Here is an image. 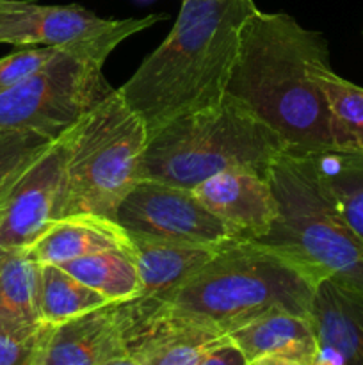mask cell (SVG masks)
<instances>
[{
    "label": "cell",
    "instance_id": "603a6c76",
    "mask_svg": "<svg viewBox=\"0 0 363 365\" xmlns=\"http://www.w3.org/2000/svg\"><path fill=\"white\" fill-rule=\"evenodd\" d=\"M63 48L64 46H25L18 52L2 57L0 59V91L38 71Z\"/></svg>",
    "mask_w": 363,
    "mask_h": 365
},
{
    "label": "cell",
    "instance_id": "8992f818",
    "mask_svg": "<svg viewBox=\"0 0 363 365\" xmlns=\"http://www.w3.org/2000/svg\"><path fill=\"white\" fill-rule=\"evenodd\" d=\"M267 178L276 196L278 216L260 242L290 250L338 284L363 292V239L335 209L313 157L280 153Z\"/></svg>",
    "mask_w": 363,
    "mask_h": 365
},
{
    "label": "cell",
    "instance_id": "e0dca14e",
    "mask_svg": "<svg viewBox=\"0 0 363 365\" xmlns=\"http://www.w3.org/2000/svg\"><path fill=\"white\" fill-rule=\"evenodd\" d=\"M228 337L241 348L249 364L263 356H281L312 365L317 355V337L310 317L276 312L258 317Z\"/></svg>",
    "mask_w": 363,
    "mask_h": 365
},
{
    "label": "cell",
    "instance_id": "277c9868",
    "mask_svg": "<svg viewBox=\"0 0 363 365\" xmlns=\"http://www.w3.org/2000/svg\"><path fill=\"white\" fill-rule=\"evenodd\" d=\"M283 152L280 135L244 102L224 93L212 106L180 114L149 132L142 180L194 189L230 170L267 177L270 163Z\"/></svg>",
    "mask_w": 363,
    "mask_h": 365
},
{
    "label": "cell",
    "instance_id": "30bf717a",
    "mask_svg": "<svg viewBox=\"0 0 363 365\" xmlns=\"http://www.w3.org/2000/svg\"><path fill=\"white\" fill-rule=\"evenodd\" d=\"M203 205L221 220L233 241H262L273 228L278 203L265 175L230 170L192 189Z\"/></svg>",
    "mask_w": 363,
    "mask_h": 365
},
{
    "label": "cell",
    "instance_id": "ac0fdd59",
    "mask_svg": "<svg viewBox=\"0 0 363 365\" xmlns=\"http://www.w3.org/2000/svg\"><path fill=\"white\" fill-rule=\"evenodd\" d=\"M312 157L335 209L363 239V152L330 150Z\"/></svg>",
    "mask_w": 363,
    "mask_h": 365
},
{
    "label": "cell",
    "instance_id": "6da1fadb",
    "mask_svg": "<svg viewBox=\"0 0 363 365\" xmlns=\"http://www.w3.org/2000/svg\"><path fill=\"white\" fill-rule=\"evenodd\" d=\"M320 64H330L320 32L290 14L256 9L241 29L226 93L269 125L287 153L319 155L335 150L330 107L313 77Z\"/></svg>",
    "mask_w": 363,
    "mask_h": 365
},
{
    "label": "cell",
    "instance_id": "5b68a950",
    "mask_svg": "<svg viewBox=\"0 0 363 365\" xmlns=\"http://www.w3.org/2000/svg\"><path fill=\"white\" fill-rule=\"evenodd\" d=\"M148 127L117 89L89 107L68 130V152L56 221L70 216L116 217L142 180Z\"/></svg>",
    "mask_w": 363,
    "mask_h": 365
},
{
    "label": "cell",
    "instance_id": "4fadbf2b",
    "mask_svg": "<svg viewBox=\"0 0 363 365\" xmlns=\"http://www.w3.org/2000/svg\"><path fill=\"white\" fill-rule=\"evenodd\" d=\"M127 356L116 303L50 328L39 365H102Z\"/></svg>",
    "mask_w": 363,
    "mask_h": 365
},
{
    "label": "cell",
    "instance_id": "d6986e66",
    "mask_svg": "<svg viewBox=\"0 0 363 365\" xmlns=\"http://www.w3.org/2000/svg\"><path fill=\"white\" fill-rule=\"evenodd\" d=\"M63 267L110 303L128 302L141 294L139 271L130 250L91 253L70 260Z\"/></svg>",
    "mask_w": 363,
    "mask_h": 365
},
{
    "label": "cell",
    "instance_id": "7a4b0ae2",
    "mask_svg": "<svg viewBox=\"0 0 363 365\" xmlns=\"http://www.w3.org/2000/svg\"><path fill=\"white\" fill-rule=\"evenodd\" d=\"M255 0H182L169 34L117 88L149 132L221 100Z\"/></svg>",
    "mask_w": 363,
    "mask_h": 365
},
{
    "label": "cell",
    "instance_id": "7c38bea8",
    "mask_svg": "<svg viewBox=\"0 0 363 365\" xmlns=\"http://www.w3.org/2000/svg\"><path fill=\"white\" fill-rule=\"evenodd\" d=\"M310 321L317 337L312 365H363V292L324 278Z\"/></svg>",
    "mask_w": 363,
    "mask_h": 365
},
{
    "label": "cell",
    "instance_id": "3957f363",
    "mask_svg": "<svg viewBox=\"0 0 363 365\" xmlns=\"http://www.w3.org/2000/svg\"><path fill=\"white\" fill-rule=\"evenodd\" d=\"M324 278H330L326 271L290 250L231 239L166 299L192 319L228 335L267 314L310 317Z\"/></svg>",
    "mask_w": 363,
    "mask_h": 365
},
{
    "label": "cell",
    "instance_id": "ba28073f",
    "mask_svg": "<svg viewBox=\"0 0 363 365\" xmlns=\"http://www.w3.org/2000/svg\"><path fill=\"white\" fill-rule=\"evenodd\" d=\"M114 221L130 234L169 241L216 246L231 241L226 227L192 189L148 178L137 182L125 196Z\"/></svg>",
    "mask_w": 363,
    "mask_h": 365
},
{
    "label": "cell",
    "instance_id": "8fae6325",
    "mask_svg": "<svg viewBox=\"0 0 363 365\" xmlns=\"http://www.w3.org/2000/svg\"><path fill=\"white\" fill-rule=\"evenodd\" d=\"M117 20L68 4L45 6L0 0V43L13 46H68L109 31Z\"/></svg>",
    "mask_w": 363,
    "mask_h": 365
},
{
    "label": "cell",
    "instance_id": "44dd1931",
    "mask_svg": "<svg viewBox=\"0 0 363 365\" xmlns=\"http://www.w3.org/2000/svg\"><path fill=\"white\" fill-rule=\"evenodd\" d=\"M313 77L330 107L335 150L363 152V88L335 73L330 64L317 66Z\"/></svg>",
    "mask_w": 363,
    "mask_h": 365
},
{
    "label": "cell",
    "instance_id": "ffe728a7",
    "mask_svg": "<svg viewBox=\"0 0 363 365\" xmlns=\"http://www.w3.org/2000/svg\"><path fill=\"white\" fill-rule=\"evenodd\" d=\"M109 299L68 273L63 266L41 264L39 271V316L45 324L70 321L109 305Z\"/></svg>",
    "mask_w": 363,
    "mask_h": 365
},
{
    "label": "cell",
    "instance_id": "5bb4252c",
    "mask_svg": "<svg viewBox=\"0 0 363 365\" xmlns=\"http://www.w3.org/2000/svg\"><path fill=\"white\" fill-rule=\"evenodd\" d=\"M128 235L141 280V294L159 298H169L184 287L221 248V245L169 241L130 232Z\"/></svg>",
    "mask_w": 363,
    "mask_h": 365
},
{
    "label": "cell",
    "instance_id": "2e32d148",
    "mask_svg": "<svg viewBox=\"0 0 363 365\" xmlns=\"http://www.w3.org/2000/svg\"><path fill=\"white\" fill-rule=\"evenodd\" d=\"M41 264L28 250H0V334L28 337L43 327L39 316Z\"/></svg>",
    "mask_w": 363,
    "mask_h": 365
},
{
    "label": "cell",
    "instance_id": "9a60e30c",
    "mask_svg": "<svg viewBox=\"0 0 363 365\" xmlns=\"http://www.w3.org/2000/svg\"><path fill=\"white\" fill-rule=\"evenodd\" d=\"M105 250H130V235L114 220L100 216H70L53 221L28 248L39 264H63Z\"/></svg>",
    "mask_w": 363,
    "mask_h": 365
},
{
    "label": "cell",
    "instance_id": "484cf974",
    "mask_svg": "<svg viewBox=\"0 0 363 365\" xmlns=\"http://www.w3.org/2000/svg\"><path fill=\"white\" fill-rule=\"evenodd\" d=\"M249 365H302L299 362H294V360L281 359V356H263V359L255 360Z\"/></svg>",
    "mask_w": 363,
    "mask_h": 365
},
{
    "label": "cell",
    "instance_id": "cb8c5ba5",
    "mask_svg": "<svg viewBox=\"0 0 363 365\" xmlns=\"http://www.w3.org/2000/svg\"><path fill=\"white\" fill-rule=\"evenodd\" d=\"M52 324H43L28 337H9L0 334V365H39Z\"/></svg>",
    "mask_w": 363,
    "mask_h": 365
},
{
    "label": "cell",
    "instance_id": "4316f807",
    "mask_svg": "<svg viewBox=\"0 0 363 365\" xmlns=\"http://www.w3.org/2000/svg\"><path fill=\"white\" fill-rule=\"evenodd\" d=\"M102 365H141V364L135 362V360L130 359V356H120V359L109 360V362H105Z\"/></svg>",
    "mask_w": 363,
    "mask_h": 365
},
{
    "label": "cell",
    "instance_id": "7402d4cb",
    "mask_svg": "<svg viewBox=\"0 0 363 365\" xmlns=\"http://www.w3.org/2000/svg\"><path fill=\"white\" fill-rule=\"evenodd\" d=\"M52 141L36 130L0 132V203L25 168Z\"/></svg>",
    "mask_w": 363,
    "mask_h": 365
},
{
    "label": "cell",
    "instance_id": "9c48e42d",
    "mask_svg": "<svg viewBox=\"0 0 363 365\" xmlns=\"http://www.w3.org/2000/svg\"><path fill=\"white\" fill-rule=\"evenodd\" d=\"M68 130L25 168L0 203V250H28L56 221Z\"/></svg>",
    "mask_w": 363,
    "mask_h": 365
},
{
    "label": "cell",
    "instance_id": "d4e9b609",
    "mask_svg": "<svg viewBox=\"0 0 363 365\" xmlns=\"http://www.w3.org/2000/svg\"><path fill=\"white\" fill-rule=\"evenodd\" d=\"M198 365H249V360L241 348L228 335H224L205 353Z\"/></svg>",
    "mask_w": 363,
    "mask_h": 365
},
{
    "label": "cell",
    "instance_id": "52a82bcc",
    "mask_svg": "<svg viewBox=\"0 0 363 365\" xmlns=\"http://www.w3.org/2000/svg\"><path fill=\"white\" fill-rule=\"evenodd\" d=\"M116 316L125 353L141 365H198L224 337L159 296L116 303Z\"/></svg>",
    "mask_w": 363,
    "mask_h": 365
}]
</instances>
